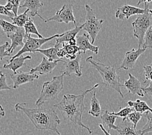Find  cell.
<instances>
[{
  "label": "cell",
  "mask_w": 152,
  "mask_h": 135,
  "mask_svg": "<svg viewBox=\"0 0 152 135\" xmlns=\"http://www.w3.org/2000/svg\"><path fill=\"white\" fill-rule=\"evenodd\" d=\"M128 75L129 79L125 81L124 84L123 85V86H124L127 90L128 93H132L133 95L144 97V92L139 79L130 74V73Z\"/></svg>",
  "instance_id": "cell-16"
},
{
  "label": "cell",
  "mask_w": 152,
  "mask_h": 135,
  "mask_svg": "<svg viewBox=\"0 0 152 135\" xmlns=\"http://www.w3.org/2000/svg\"><path fill=\"white\" fill-rule=\"evenodd\" d=\"M64 73L58 76H54L52 80L44 82L40 94L37 100V107H41L47 101L56 99L64 88Z\"/></svg>",
  "instance_id": "cell-4"
},
{
  "label": "cell",
  "mask_w": 152,
  "mask_h": 135,
  "mask_svg": "<svg viewBox=\"0 0 152 135\" xmlns=\"http://www.w3.org/2000/svg\"><path fill=\"white\" fill-rule=\"evenodd\" d=\"M0 26H1L3 31H4V33H5L7 37L11 35L12 34L16 33L20 27L2 18H0Z\"/></svg>",
  "instance_id": "cell-26"
},
{
  "label": "cell",
  "mask_w": 152,
  "mask_h": 135,
  "mask_svg": "<svg viewBox=\"0 0 152 135\" xmlns=\"http://www.w3.org/2000/svg\"><path fill=\"white\" fill-rule=\"evenodd\" d=\"M151 66H152V63H151Z\"/></svg>",
  "instance_id": "cell-43"
},
{
  "label": "cell",
  "mask_w": 152,
  "mask_h": 135,
  "mask_svg": "<svg viewBox=\"0 0 152 135\" xmlns=\"http://www.w3.org/2000/svg\"><path fill=\"white\" fill-rule=\"evenodd\" d=\"M86 62L91 65L92 68L98 72L103 79V85L107 88L114 89L124 98V96L121 90L123 85L121 84L120 78L117 74L115 67L110 66L102 63L99 60H96L92 56H90L86 59Z\"/></svg>",
  "instance_id": "cell-3"
},
{
  "label": "cell",
  "mask_w": 152,
  "mask_h": 135,
  "mask_svg": "<svg viewBox=\"0 0 152 135\" xmlns=\"http://www.w3.org/2000/svg\"><path fill=\"white\" fill-rule=\"evenodd\" d=\"M146 50L142 47H139L137 50L133 48L131 51H127L125 53V56H124L122 64L118 69H124L125 70H127L129 69L133 68L138 58L144 53Z\"/></svg>",
  "instance_id": "cell-9"
},
{
  "label": "cell",
  "mask_w": 152,
  "mask_h": 135,
  "mask_svg": "<svg viewBox=\"0 0 152 135\" xmlns=\"http://www.w3.org/2000/svg\"><path fill=\"white\" fill-rule=\"evenodd\" d=\"M51 21L58 23H69L70 22L73 23L75 26H77V22L75 21V16L73 12V5L70 3L68 5H64L63 7L60 10H57L55 15L51 18L46 20L45 23H48Z\"/></svg>",
  "instance_id": "cell-8"
},
{
  "label": "cell",
  "mask_w": 152,
  "mask_h": 135,
  "mask_svg": "<svg viewBox=\"0 0 152 135\" xmlns=\"http://www.w3.org/2000/svg\"><path fill=\"white\" fill-rule=\"evenodd\" d=\"M96 91H94V93H93V96L91 101V109L89 110L88 114L90 115L97 117L100 116L103 111L102 110L99 100L96 98Z\"/></svg>",
  "instance_id": "cell-25"
},
{
  "label": "cell",
  "mask_w": 152,
  "mask_h": 135,
  "mask_svg": "<svg viewBox=\"0 0 152 135\" xmlns=\"http://www.w3.org/2000/svg\"><path fill=\"white\" fill-rule=\"evenodd\" d=\"M83 25H81L79 26H76L74 28L68 30L66 31L65 33L60 34L59 36L56 38V44H63V43L68 42L75 39L77 33L81 29H83Z\"/></svg>",
  "instance_id": "cell-21"
},
{
  "label": "cell",
  "mask_w": 152,
  "mask_h": 135,
  "mask_svg": "<svg viewBox=\"0 0 152 135\" xmlns=\"http://www.w3.org/2000/svg\"><path fill=\"white\" fill-rule=\"evenodd\" d=\"M5 116V112L3 107L0 105V117H4Z\"/></svg>",
  "instance_id": "cell-41"
},
{
  "label": "cell",
  "mask_w": 152,
  "mask_h": 135,
  "mask_svg": "<svg viewBox=\"0 0 152 135\" xmlns=\"http://www.w3.org/2000/svg\"><path fill=\"white\" fill-rule=\"evenodd\" d=\"M2 73H3V72H2L1 71H0V76H1V74H2Z\"/></svg>",
  "instance_id": "cell-42"
},
{
  "label": "cell",
  "mask_w": 152,
  "mask_h": 135,
  "mask_svg": "<svg viewBox=\"0 0 152 135\" xmlns=\"http://www.w3.org/2000/svg\"><path fill=\"white\" fill-rule=\"evenodd\" d=\"M62 44H58L55 43V46L53 47L48 48L44 50H37L36 52H39L41 54H43L48 60L50 61H55L59 60L61 58L58 56V52L60 49V46Z\"/></svg>",
  "instance_id": "cell-23"
},
{
  "label": "cell",
  "mask_w": 152,
  "mask_h": 135,
  "mask_svg": "<svg viewBox=\"0 0 152 135\" xmlns=\"http://www.w3.org/2000/svg\"><path fill=\"white\" fill-rule=\"evenodd\" d=\"M90 37L91 36H89V34L87 33H84L82 35L76 36L75 40L77 46L82 53H85L87 51H90L92 53L98 54L99 51V47L94 46L90 42Z\"/></svg>",
  "instance_id": "cell-15"
},
{
  "label": "cell",
  "mask_w": 152,
  "mask_h": 135,
  "mask_svg": "<svg viewBox=\"0 0 152 135\" xmlns=\"http://www.w3.org/2000/svg\"><path fill=\"white\" fill-rule=\"evenodd\" d=\"M142 114H141L139 112H137L135 110H134L133 112L130 113L127 117H126V120L129 121L130 122L132 123L134 126V127L137 129V126L138 123L142 118Z\"/></svg>",
  "instance_id": "cell-32"
},
{
  "label": "cell",
  "mask_w": 152,
  "mask_h": 135,
  "mask_svg": "<svg viewBox=\"0 0 152 135\" xmlns=\"http://www.w3.org/2000/svg\"><path fill=\"white\" fill-rule=\"evenodd\" d=\"M44 6L43 3L40 1V0H24V3L22 5H20V8L26 7L27 9L29 10L30 12V15L31 16H39L40 18L45 21L46 20L44 19L41 16L38 11L40 9H41Z\"/></svg>",
  "instance_id": "cell-19"
},
{
  "label": "cell",
  "mask_w": 152,
  "mask_h": 135,
  "mask_svg": "<svg viewBox=\"0 0 152 135\" xmlns=\"http://www.w3.org/2000/svg\"><path fill=\"white\" fill-rule=\"evenodd\" d=\"M21 1L22 0H7V3H8V4H9L12 7V12H13L15 16H18V9L20 6V4Z\"/></svg>",
  "instance_id": "cell-34"
},
{
  "label": "cell",
  "mask_w": 152,
  "mask_h": 135,
  "mask_svg": "<svg viewBox=\"0 0 152 135\" xmlns=\"http://www.w3.org/2000/svg\"><path fill=\"white\" fill-rule=\"evenodd\" d=\"M147 118V122L144 127L140 129V133L141 135H144L149 133H152V116L149 114V112L145 113Z\"/></svg>",
  "instance_id": "cell-30"
},
{
  "label": "cell",
  "mask_w": 152,
  "mask_h": 135,
  "mask_svg": "<svg viewBox=\"0 0 152 135\" xmlns=\"http://www.w3.org/2000/svg\"><path fill=\"white\" fill-rule=\"evenodd\" d=\"M63 59H59L55 61H50L46 57L42 58V62L37 66L36 67L31 68L29 66H26L27 68L30 69L31 74H34L36 72H39L40 75H48L53 72V70L57 66L58 62H62Z\"/></svg>",
  "instance_id": "cell-13"
},
{
  "label": "cell",
  "mask_w": 152,
  "mask_h": 135,
  "mask_svg": "<svg viewBox=\"0 0 152 135\" xmlns=\"http://www.w3.org/2000/svg\"><path fill=\"white\" fill-rule=\"evenodd\" d=\"M26 104L16 103L15 107L16 111L25 114L37 129L51 131L57 135H61L58 130V126L61 121L54 109H46L42 106L37 108H27Z\"/></svg>",
  "instance_id": "cell-2"
},
{
  "label": "cell",
  "mask_w": 152,
  "mask_h": 135,
  "mask_svg": "<svg viewBox=\"0 0 152 135\" xmlns=\"http://www.w3.org/2000/svg\"><path fill=\"white\" fill-rule=\"evenodd\" d=\"M11 46L8 42H6L5 44L0 45V61L3 60L5 57L10 56V54L8 52V49Z\"/></svg>",
  "instance_id": "cell-33"
},
{
  "label": "cell",
  "mask_w": 152,
  "mask_h": 135,
  "mask_svg": "<svg viewBox=\"0 0 152 135\" xmlns=\"http://www.w3.org/2000/svg\"><path fill=\"white\" fill-rule=\"evenodd\" d=\"M79 52L80 50L76 44V40L74 39L62 44V47L58 52V56L60 58L66 57L68 60H74Z\"/></svg>",
  "instance_id": "cell-11"
},
{
  "label": "cell",
  "mask_w": 152,
  "mask_h": 135,
  "mask_svg": "<svg viewBox=\"0 0 152 135\" xmlns=\"http://www.w3.org/2000/svg\"><path fill=\"white\" fill-rule=\"evenodd\" d=\"M82 53H78L77 57L74 60H69L68 61H63L61 62H63L64 66V70L63 72L65 75L70 76L71 74H74L77 77H80L82 76V67L80 64Z\"/></svg>",
  "instance_id": "cell-14"
},
{
  "label": "cell",
  "mask_w": 152,
  "mask_h": 135,
  "mask_svg": "<svg viewBox=\"0 0 152 135\" xmlns=\"http://www.w3.org/2000/svg\"><path fill=\"white\" fill-rule=\"evenodd\" d=\"M59 36V34H55V35H53L48 38L34 39V38H33L31 35H26V41L24 42L23 46L16 55L10 58V60H12L16 57L22 56L23 53H36V51L37 50L40 49V47H42L45 43L48 42H49L51 40L55 39V38H57Z\"/></svg>",
  "instance_id": "cell-7"
},
{
  "label": "cell",
  "mask_w": 152,
  "mask_h": 135,
  "mask_svg": "<svg viewBox=\"0 0 152 135\" xmlns=\"http://www.w3.org/2000/svg\"><path fill=\"white\" fill-rule=\"evenodd\" d=\"M32 57L30 55H26V56H22L16 57L12 60H8L9 63L5 64L3 68L6 70H11L13 73H16L19 68L22 66H26V61L27 60H31Z\"/></svg>",
  "instance_id": "cell-18"
},
{
  "label": "cell",
  "mask_w": 152,
  "mask_h": 135,
  "mask_svg": "<svg viewBox=\"0 0 152 135\" xmlns=\"http://www.w3.org/2000/svg\"><path fill=\"white\" fill-rule=\"evenodd\" d=\"M143 68L144 70L145 77H146V80L144 81V83L149 81L152 82V66L151 65L146 64L144 65Z\"/></svg>",
  "instance_id": "cell-36"
},
{
  "label": "cell",
  "mask_w": 152,
  "mask_h": 135,
  "mask_svg": "<svg viewBox=\"0 0 152 135\" xmlns=\"http://www.w3.org/2000/svg\"><path fill=\"white\" fill-rule=\"evenodd\" d=\"M12 88V86H9L7 84L6 75L2 73L1 75L0 76V91L6 90H11Z\"/></svg>",
  "instance_id": "cell-35"
},
{
  "label": "cell",
  "mask_w": 152,
  "mask_h": 135,
  "mask_svg": "<svg viewBox=\"0 0 152 135\" xmlns=\"http://www.w3.org/2000/svg\"><path fill=\"white\" fill-rule=\"evenodd\" d=\"M118 117L115 115H113V114L109 112L107 110L103 111L101 115H100V118H101V120L103 123V126H105L107 127L109 133L111 129L116 131L117 129H118V127L115 124V121Z\"/></svg>",
  "instance_id": "cell-22"
},
{
  "label": "cell",
  "mask_w": 152,
  "mask_h": 135,
  "mask_svg": "<svg viewBox=\"0 0 152 135\" xmlns=\"http://www.w3.org/2000/svg\"><path fill=\"white\" fill-rule=\"evenodd\" d=\"M28 12H29V10L26 9V11L23 13L16 16H15L13 18H12L11 20L12 21V23L14 25L20 27H23L30 18V17L27 15Z\"/></svg>",
  "instance_id": "cell-28"
},
{
  "label": "cell",
  "mask_w": 152,
  "mask_h": 135,
  "mask_svg": "<svg viewBox=\"0 0 152 135\" xmlns=\"http://www.w3.org/2000/svg\"><path fill=\"white\" fill-rule=\"evenodd\" d=\"M11 78L14 85L12 86L13 89L18 88L20 86L28 82H33L36 79H39V75L37 74H31L30 72H23L17 71L11 75Z\"/></svg>",
  "instance_id": "cell-10"
},
{
  "label": "cell",
  "mask_w": 152,
  "mask_h": 135,
  "mask_svg": "<svg viewBox=\"0 0 152 135\" xmlns=\"http://www.w3.org/2000/svg\"><path fill=\"white\" fill-rule=\"evenodd\" d=\"M152 1V0H138V2H137V5H140V3H144V5L145 4H148V3H150Z\"/></svg>",
  "instance_id": "cell-40"
},
{
  "label": "cell",
  "mask_w": 152,
  "mask_h": 135,
  "mask_svg": "<svg viewBox=\"0 0 152 135\" xmlns=\"http://www.w3.org/2000/svg\"><path fill=\"white\" fill-rule=\"evenodd\" d=\"M120 110L119 112H113L110 114H113V115H115L117 117H122L123 120H126V117H127V116L129 115L130 113H131L132 112L134 111V109L132 108V107H124V108H120Z\"/></svg>",
  "instance_id": "cell-31"
},
{
  "label": "cell",
  "mask_w": 152,
  "mask_h": 135,
  "mask_svg": "<svg viewBox=\"0 0 152 135\" xmlns=\"http://www.w3.org/2000/svg\"><path fill=\"white\" fill-rule=\"evenodd\" d=\"M148 9V8L140 9L129 5H124L117 9L115 16L116 18L121 20H128L131 16L133 15H139L144 14Z\"/></svg>",
  "instance_id": "cell-12"
},
{
  "label": "cell",
  "mask_w": 152,
  "mask_h": 135,
  "mask_svg": "<svg viewBox=\"0 0 152 135\" xmlns=\"http://www.w3.org/2000/svg\"><path fill=\"white\" fill-rule=\"evenodd\" d=\"M143 49H152V26L147 30L144 34V44L142 46Z\"/></svg>",
  "instance_id": "cell-29"
},
{
  "label": "cell",
  "mask_w": 152,
  "mask_h": 135,
  "mask_svg": "<svg viewBox=\"0 0 152 135\" xmlns=\"http://www.w3.org/2000/svg\"><path fill=\"white\" fill-rule=\"evenodd\" d=\"M117 127L118 129L116 131H118L120 135H141L140 131L137 130L134 127L133 124L127 120H122L118 123Z\"/></svg>",
  "instance_id": "cell-20"
},
{
  "label": "cell",
  "mask_w": 152,
  "mask_h": 135,
  "mask_svg": "<svg viewBox=\"0 0 152 135\" xmlns=\"http://www.w3.org/2000/svg\"><path fill=\"white\" fill-rule=\"evenodd\" d=\"M85 10L87 12L86 15L85 22L83 24V29L87 31L89 36L91 38V43L93 44L99 31L101 30L104 20H99L96 18L95 12L88 5H85Z\"/></svg>",
  "instance_id": "cell-6"
},
{
  "label": "cell",
  "mask_w": 152,
  "mask_h": 135,
  "mask_svg": "<svg viewBox=\"0 0 152 135\" xmlns=\"http://www.w3.org/2000/svg\"><path fill=\"white\" fill-rule=\"evenodd\" d=\"M7 38L11 40V46L8 49V52L10 54H11L17 47L23 46V40L24 39H26L25 29H24L23 27H19L16 33L12 34L11 35H10Z\"/></svg>",
  "instance_id": "cell-17"
},
{
  "label": "cell",
  "mask_w": 152,
  "mask_h": 135,
  "mask_svg": "<svg viewBox=\"0 0 152 135\" xmlns=\"http://www.w3.org/2000/svg\"><path fill=\"white\" fill-rule=\"evenodd\" d=\"M0 15L8 16L11 19L13 18L15 16L12 12L9 11V10H8L5 8V6L1 5H0Z\"/></svg>",
  "instance_id": "cell-37"
},
{
  "label": "cell",
  "mask_w": 152,
  "mask_h": 135,
  "mask_svg": "<svg viewBox=\"0 0 152 135\" xmlns=\"http://www.w3.org/2000/svg\"><path fill=\"white\" fill-rule=\"evenodd\" d=\"M99 85V84H96L91 88L87 90L79 95L64 94L63 99L59 103L55 104L53 107L59 110L65 119L70 121L76 126L83 127L88 131L90 134H92L93 131L82 122L83 114L87 109L84 105V99L88 93L98 87Z\"/></svg>",
  "instance_id": "cell-1"
},
{
  "label": "cell",
  "mask_w": 152,
  "mask_h": 135,
  "mask_svg": "<svg viewBox=\"0 0 152 135\" xmlns=\"http://www.w3.org/2000/svg\"><path fill=\"white\" fill-rule=\"evenodd\" d=\"M143 91L144 93H147L148 96L150 97H152V82L149 81L148 83V85L142 88Z\"/></svg>",
  "instance_id": "cell-38"
},
{
  "label": "cell",
  "mask_w": 152,
  "mask_h": 135,
  "mask_svg": "<svg viewBox=\"0 0 152 135\" xmlns=\"http://www.w3.org/2000/svg\"><path fill=\"white\" fill-rule=\"evenodd\" d=\"M152 26V10L148 9L144 14L138 15L132 23L133 35L139 40V47L144 44V37L147 30Z\"/></svg>",
  "instance_id": "cell-5"
},
{
  "label": "cell",
  "mask_w": 152,
  "mask_h": 135,
  "mask_svg": "<svg viewBox=\"0 0 152 135\" xmlns=\"http://www.w3.org/2000/svg\"><path fill=\"white\" fill-rule=\"evenodd\" d=\"M23 28L25 29L26 35H31V34H36L37 36H38L39 39H43V38H44L42 35H41V34L39 33L36 26L34 25L33 20L31 18V17L29 18V20L27 21V23H26V25L24 26Z\"/></svg>",
  "instance_id": "cell-27"
},
{
  "label": "cell",
  "mask_w": 152,
  "mask_h": 135,
  "mask_svg": "<svg viewBox=\"0 0 152 135\" xmlns=\"http://www.w3.org/2000/svg\"><path fill=\"white\" fill-rule=\"evenodd\" d=\"M129 107L132 108L137 112H139L141 114L146 113L147 112H151L152 113V109L148 106V104L140 99H137L135 101H129L127 102Z\"/></svg>",
  "instance_id": "cell-24"
},
{
  "label": "cell",
  "mask_w": 152,
  "mask_h": 135,
  "mask_svg": "<svg viewBox=\"0 0 152 135\" xmlns=\"http://www.w3.org/2000/svg\"><path fill=\"white\" fill-rule=\"evenodd\" d=\"M99 127L100 129H101V130L103 131V133H104L105 135H111L107 131H106V129H105L104 127H103V126L102 123H99Z\"/></svg>",
  "instance_id": "cell-39"
}]
</instances>
